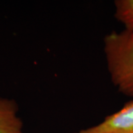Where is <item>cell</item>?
<instances>
[{
    "mask_svg": "<svg viewBox=\"0 0 133 133\" xmlns=\"http://www.w3.org/2000/svg\"><path fill=\"white\" fill-rule=\"evenodd\" d=\"M104 52L112 83L121 93L133 98V32L124 29L107 34Z\"/></svg>",
    "mask_w": 133,
    "mask_h": 133,
    "instance_id": "6da1fadb",
    "label": "cell"
},
{
    "mask_svg": "<svg viewBox=\"0 0 133 133\" xmlns=\"http://www.w3.org/2000/svg\"><path fill=\"white\" fill-rule=\"evenodd\" d=\"M74 133H133V100L98 124Z\"/></svg>",
    "mask_w": 133,
    "mask_h": 133,
    "instance_id": "7a4b0ae2",
    "label": "cell"
},
{
    "mask_svg": "<svg viewBox=\"0 0 133 133\" xmlns=\"http://www.w3.org/2000/svg\"><path fill=\"white\" fill-rule=\"evenodd\" d=\"M14 100L0 97V133H23V123Z\"/></svg>",
    "mask_w": 133,
    "mask_h": 133,
    "instance_id": "3957f363",
    "label": "cell"
},
{
    "mask_svg": "<svg viewBox=\"0 0 133 133\" xmlns=\"http://www.w3.org/2000/svg\"><path fill=\"white\" fill-rule=\"evenodd\" d=\"M115 16L124 24L125 29L133 32V0L115 2Z\"/></svg>",
    "mask_w": 133,
    "mask_h": 133,
    "instance_id": "277c9868",
    "label": "cell"
}]
</instances>
